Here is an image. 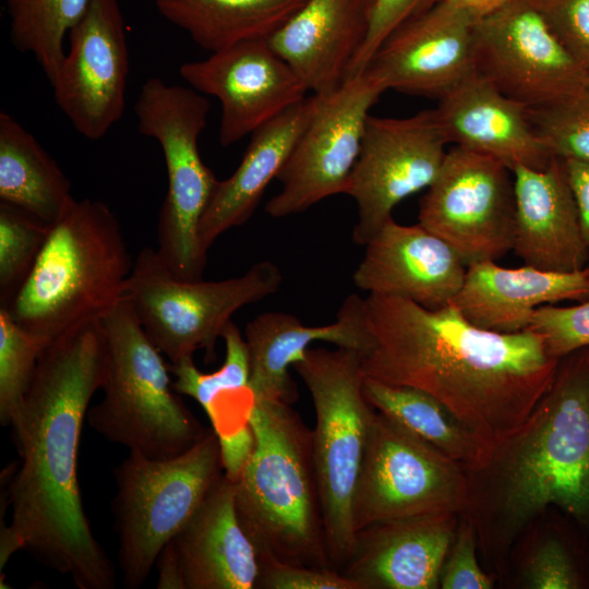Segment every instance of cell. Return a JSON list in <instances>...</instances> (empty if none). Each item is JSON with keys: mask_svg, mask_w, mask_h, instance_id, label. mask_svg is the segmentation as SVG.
<instances>
[{"mask_svg": "<svg viewBox=\"0 0 589 589\" xmlns=\"http://www.w3.org/2000/svg\"><path fill=\"white\" fill-rule=\"evenodd\" d=\"M107 341L101 320L84 323L43 351L13 438L20 456L8 481L11 521L1 529L0 568L24 550L79 589H112L115 567L94 537L77 479L92 397L103 387Z\"/></svg>", "mask_w": 589, "mask_h": 589, "instance_id": "1", "label": "cell"}, {"mask_svg": "<svg viewBox=\"0 0 589 589\" xmlns=\"http://www.w3.org/2000/svg\"><path fill=\"white\" fill-rule=\"evenodd\" d=\"M366 377L421 389L496 452L526 425L551 386L558 360L532 329L504 334L470 323L453 304L364 298Z\"/></svg>", "mask_w": 589, "mask_h": 589, "instance_id": "2", "label": "cell"}, {"mask_svg": "<svg viewBox=\"0 0 589 589\" xmlns=\"http://www.w3.org/2000/svg\"><path fill=\"white\" fill-rule=\"evenodd\" d=\"M254 448L236 484L240 524L259 557L334 568L326 548L313 432L290 404L254 398Z\"/></svg>", "mask_w": 589, "mask_h": 589, "instance_id": "3", "label": "cell"}, {"mask_svg": "<svg viewBox=\"0 0 589 589\" xmlns=\"http://www.w3.org/2000/svg\"><path fill=\"white\" fill-rule=\"evenodd\" d=\"M133 263L112 209L98 200H76L50 226L28 277L5 309L23 329L52 341L101 320L124 296Z\"/></svg>", "mask_w": 589, "mask_h": 589, "instance_id": "4", "label": "cell"}, {"mask_svg": "<svg viewBox=\"0 0 589 589\" xmlns=\"http://www.w3.org/2000/svg\"><path fill=\"white\" fill-rule=\"evenodd\" d=\"M503 450L513 517L554 505L589 527V346L558 360L551 386Z\"/></svg>", "mask_w": 589, "mask_h": 589, "instance_id": "5", "label": "cell"}, {"mask_svg": "<svg viewBox=\"0 0 589 589\" xmlns=\"http://www.w3.org/2000/svg\"><path fill=\"white\" fill-rule=\"evenodd\" d=\"M107 341L103 400L89 426L106 440L154 459L183 454L205 433L180 398L169 365L124 294L101 318Z\"/></svg>", "mask_w": 589, "mask_h": 589, "instance_id": "6", "label": "cell"}, {"mask_svg": "<svg viewBox=\"0 0 589 589\" xmlns=\"http://www.w3.org/2000/svg\"><path fill=\"white\" fill-rule=\"evenodd\" d=\"M292 366L314 406L313 459L326 548L341 572L356 544L353 502L374 409L363 395L360 352L309 348Z\"/></svg>", "mask_w": 589, "mask_h": 589, "instance_id": "7", "label": "cell"}, {"mask_svg": "<svg viewBox=\"0 0 589 589\" xmlns=\"http://www.w3.org/2000/svg\"><path fill=\"white\" fill-rule=\"evenodd\" d=\"M113 474L119 566L124 587L137 589L224 474L218 435L206 429L191 448L167 459L129 452Z\"/></svg>", "mask_w": 589, "mask_h": 589, "instance_id": "8", "label": "cell"}, {"mask_svg": "<svg viewBox=\"0 0 589 589\" xmlns=\"http://www.w3.org/2000/svg\"><path fill=\"white\" fill-rule=\"evenodd\" d=\"M209 108L203 94L159 77L142 85L134 105L139 132L159 143L167 169L156 252L184 280L202 279L207 262L199 230L218 179L201 157L199 137Z\"/></svg>", "mask_w": 589, "mask_h": 589, "instance_id": "9", "label": "cell"}, {"mask_svg": "<svg viewBox=\"0 0 589 589\" xmlns=\"http://www.w3.org/2000/svg\"><path fill=\"white\" fill-rule=\"evenodd\" d=\"M283 283L279 267L267 260L244 274L216 281L184 280L161 261L156 250L137 254L125 285L143 329L171 363L203 350L216 358V342L239 309L275 293Z\"/></svg>", "mask_w": 589, "mask_h": 589, "instance_id": "10", "label": "cell"}, {"mask_svg": "<svg viewBox=\"0 0 589 589\" xmlns=\"http://www.w3.org/2000/svg\"><path fill=\"white\" fill-rule=\"evenodd\" d=\"M460 467L374 409L353 502L356 532L378 522L460 510L469 500Z\"/></svg>", "mask_w": 589, "mask_h": 589, "instance_id": "11", "label": "cell"}, {"mask_svg": "<svg viewBox=\"0 0 589 589\" xmlns=\"http://www.w3.org/2000/svg\"><path fill=\"white\" fill-rule=\"evenodd\" d=\"M418 223L443 239L466 266L512 251V171L495 158L455 146L420 201Z\"/></svg>", "mask_w": 589, "mask_h": 589, "instance_id": "12", "label": "cell"}, {"mask_svg": "<svg viewBox=\"0 0 589 589\" xmlns=\"http://www.w3.org/2000/svg\"><path fill=\"white\" fill-rule=\"evenodd\" d=\"M447 144L434 109L406 118L369 116L344 193L358 207L352 231L356 244L365 245L400 202L433 183Z\"/></svg>", "mask_w": 589, "mask_h": 589, "instance_id": "13", "label": "cell"}, {"mask_svg": "<svg viewBox=\"0 0 589 589\" xmlns=\"http://www.w3.org/2000/svg\"><path fill=\"white\" fill-rule=\"evenodd\" d=\"M386 89L369 72L347 79L321 103L278 176L280 191L265 205L273 218L306 211L344 194L357 163L370 110Z\"/></svg>", "mask_w": 589, "mask_h": 589, "instance_id": "14", "label": "cell"}, {"mask_svg": "<svg viewBox=\"0 0 589 589\" xmlns=\"http://www.w3.org/2000/svg\"><path fill=\"white\" fill-rule=\"evenodd\" d=\"M476 73L527 109L576 92L589 73L565 50L533 0H513L474 25Z\"/></svg>", "mask_w": 589, "mask_h": 589, "instance_id": "15", "label": "cell"}, {"mask_svg": "<svg viewBox=\"0 0 589 589\" xmlns=\"http://www.w3.org/2000/svg\"><path fill=\"white\" fill-rule=\"evenodd\" d=\"M68 35L51 83L55 100L82 136L99 140L121 119L125 104L129 52L118 0H92Z\"/></svg>", "mask_w": 589, "mask_h": 589, "instance_id": "16", "label": "cell"}, {"mask_svg": "<svg viewBox=\"0 0 589 589\" xmlns=\"http://www.w3.org/2000/svg\"><path fill=\"white\" fill-rule=\"evenodd\" d=\"M179 74L191 88L218 99L223 146L252 134L309 92L266 38L245 39L204 60L185 62Z\"/></svg>", "mask_w": 589, "mask_h": 589, "instance_id": "17", "label": "cell"}, {"mask_svg": "<svg viewBox=\"0 0 589 589\" xmlns=\"http://www.w3.org/2000/svg\"><path fill=\"white\" fill-rule=\"evenodd\" d=\"M159 589H254L261 564L236 509V484L223 474L156 562Z\"/></svg>", "mask_w": 589, "mask_h": 589, "instance_id": "18", "label": "cell"}, {"mask_svg": "<svg viewBox=\"0 0 589 589\" xmlns=\"http://www.w3.org/2000/svg\"><path fill=\"white\" fill-rule=\"evenodd\" d=\"M476 22L438 0L390 34L364 71L386 91L440 99L476 73Z\"/></svg>", "mask_w": 589, "mask_h": 589, "instance_id": "19", "label": "cell"}, {"mask_svg": "<svg viewBox=\"0 0 589 589\" xmlns=\"http://www.w3.org/2000/svg\"><path fill=\"white\" fill-rule=\"evenodd\" d=\"M352 281L369 294L410 300L436 310L450 304L467 266L440 237L421 226L392 217L364 245Z\"/></svg>", "mask_w": 589, "mask_h": 589, "instance_id": "20", "label": "cell"}, {"mask_svg": "<svg viewBox=\"0 0 589 589\" xmlns=\"http://www.w3.org/2000/svg\"><path fill=\"white\" fill-rule=\"evenodd\" d=\"M515 227L512 251L525 265L568 273L589 262L578 211L563 160L554 157L543 169L512 170Z\"/></svg>", "mask_w": 589, "mask_h": 589, "instance_id": "21", "label": "cell"}, {"mask_svg": "<svg viewBox=\"0 0 589 589\" xmlns=\"http://www.w3.org/2000/svg\"><path fill=\"white\" fill-rule=\"evenodd\" d=\"M454 513L378 522L357 532L341 573L361 589H432L454 540Z\"/></svg>", "mask_w": 589, "mask_h": 589, "instance_id": "22", "label": "cell"}, {"mask_svg": "<svg viewBox=\"0 0 589 589\" xmlns=\"http://www.w3.org/2000/svg\"><path fill=\"white\" fill-rule=\"evenodd\" d=\"M434 112L448 143L491 156L510 171L517 166L543 169L554 158L527 108L477 73L440 98Z\"/></svg>", "mask_w": 589, "mask_h": 589, "instance_id": "23", "label": "cell"}, {"mask_svg": "<svg viewBox=\"0 0 589 589\" xmlns=\"http://www.w3.org/2000/svg\"><path fill=\"white\" fill-rule=\"evenodd\" d=\"M372 0H308L266 40L304 83L326 96L347 80L368 29Z\"/></svg>", "mask_w": 589, "mask_h": 589, "instance_id": "24", "label": "cell"}, {"mask_svg": "<svg viewBox=\"0 0 589 589\" xmlns=\"http://www.w3.org/2000/svg\"><path fill=\"white\" fill-rule=\"evenodd\" d=\"M244 339L250 360V387L254 398L296 401L298 394L289 366L303 358L315 341L363 353L369 346L364 298L348 296L336 320L326 325L306 326L292 314L269 311L249 321Z\"/></svg>", "mask_w": 589, "mask_h": 589, "instance_id": "25", "label": "cell"}, {"mask_svg": "<svg viewBox=\"0 0 589 589\" xmlns=\"http://www.w3.org/2000/svg\"><path fill=\"white\" fill-rule=\"evenodd\" d=\"M589 297V271L549 272L524 265L507 268L496 261L467 266L453 304L473 325L496 333L529 329L537 308Z\"/></svg>", "mask_w": 589, "mask_h": 589, "instance_id": "26", "label": "cell"}, {"mask_svg": "<svg viewBox=\"0 0 589 589\" xmlns=\"http://www.w3.org/2000/svg\"><path fill=\"white\" fill-rule=\"evenodd\" d=\"M321 103L312 94L260 127L235 172L218 180L200 224V240L208 251L227 230L242 226L253 215L264 191L277 179L297 141Z\"/></svg>", "mask_w": 589, "mask_h": 589, "instance_id": "27", "label": "cell"}, {"mask_svg": "<svg viewBox=\"0 0 589 589\" xmlns=\"http://www.w3.org/2000/svg\"><path fill=\"white\" fill-rule=\"evenodd\" d=\"M0 201L49 226L76 201L56 160L4 111L0 112Z\"/></svg>", "mask_w": 589, "mask_h": 589, "instance_id": "28", "label": "cell"}, {"mask_svg": "<svg viewBox=\"0 0 589 589\" xmlns=\"http://www.w3.org/2000/svg\"><path fill=\"white\" fill-rule=\"evenodd\" d=\"M362 390L373 409L460 466L480 471L496 458L495 449L464 426L430 394L366 376Z\"/></svg>", "mask_w": 589, "mask_h": 589, "instance_id": "29", "label": "cell"}, {"mask_svg": "<svg viewBox=\"0 0 589 589\" xmlns=\"http://www.w3.org/2000/svg\"><path fill=\"white\" fill-rule=\"evenodd\" d=\"M158 12L201 48L215 52L266 38L308 0H152Z\"/></svg>", "mask_w": 589, "mask_h": 589, "instance_id": "30", "label": "cell"}, {"mask_svg": "<svg viewBox=\"0 0 589 589\" xmlns=\"http://www.w3.org/2000/svg\"><path fill=\"white\" fill-rule=\"evenodd\" d=\"M92 0H7L10 36L17 50L32 53L51 84L65 55V35Z\"/></svg>", "mask_w": 589, "mask_h": 589, "instance_id": "31", "label": "cell"}, {"mask_svg": "<svg viewBox=\"0 0 589 589\" xmlns=\"http://www.w3.org/2000/svg\"><path fill=\"white\" fill-rule=\"evenodd\" d=\"M50 341L17 325L0 306V422L11 425L32 384L38 360Z\"/></svg>", "mask_w": 589, "mask_h": 589, "instance_id": "32", "label": "cell"}, {"mask_svg": "<svg viewBox=\"0 0 589 589\" xmlns=\"http://www.w3.org/2000/svg\"><path fill=\"white\" fill-rule=\"evenodd\" d=\"M226 354L223 365L203 373L194 364L193 357L170 363L175 376L173 387L182 395L195 399L207 413L213 401L224 394L250 387V360L244 337L230 321L223 334Z\"/></svg>", "mask_w": 589, "mask_h": 589, "instance_id": "33", "label": "cell"}, {"mask_svg": "<svg viewBox=\"0 0 589 589\" xmlns=\"http://www.w3.org/2000/svg\"><path fill=\"white\" fill-rule=\"evenodd\" d=\"M50 226L0 203V306L8 308L28 277Z\"/></svg>", "mask_w": 589, "mask_h": 589, "instance_id": "34", "label": "cell"}, {"mask_svg": "<svg viewBox=\"0 0 589 589\" xmlns=\"http://www.w3.org/2000/svg\"><path fill=\"white\" fill-rule=\"evenodd\" d=\"M527 110L534 131L553 157L589 161V79L565 98Z\"/></svg>", "mask_w": 589, "mask_h": 589, "instance_id": "35", "label": "cell"}, {"mask_svg": "<svg viewBox=\"0 0 589 589\" xmlns=\"http://www.w3.org/2000/svg\"><path fill=\"white\" fill-rule=\"evenodd\" d=\"M530 329L539 334L555 359L589 346V297L578 304H544L536 309Z\"/></svg>", "mask_w": 589, "mask_h": 589, "instance_id": "36", "label": "cell"}, {"mask_svg": "<svg viewBox=\"0 0 589 589\" xmlns=\"http://www.w3.org/2000/svg\"><path fill=\"white\" fill-rule=\"evenodd\" d=\"M433 2L434 0H372L366 35L349 67L347 79L363 72L386 38L402 24L432 7Z\"/></svg>", "mask_w": 589, "mask_h": 589, "instance_id": "37", "label": "cell"}, {"mask_svg": "<svg viewBox=\"0 0 589 589\" xmlns=\"http://www.w3.org/2000/svg\"><path fill=\"white\" fill-rule=\"evenodd\" d=\"M565 50L589 73V0H533Z\"/></svg>", "mask_w": 589, "mask_h": 589, "instance_id": "38", "label": "cell"}, {"mask_svg": "<svg viewBox=\"0 0 589 589\" xmlns=\"http://www.w3.org/2000/svg\"><path fill=\"white\" fill-rule=\"evenodd\" d=\"M256 588L263 589H361L336 568L292 565L275 558H260Z\"/></svg>", "mask_w": 589, "mask_h": 589, "instance_id": "39", "label": "cell"}, {"mask_svg": "<svg viewBox=\"0 0 589 589\" xmlns=\"http://www.w3.org/2000/svg\"><path fill=\"white\" fill-rule=\"evenodd\" d=\"M528 584L536 589H577L582 585L579 568L561 541H545L534 553L527 572Z\"/></svg>", "mask_w": 589, "mask_h": 589, "instance_id": "40", "label": "cell"}, {"mask_svg": "<svg viewBox=\"0 0 589 589\" xmlns=\"http://www.w3.org/2000/svg\"><path fill=\"white\" fill-rule=\"evenodd\" d=\"M440 585L443 589H489L492 581L480 568L472 530L469 525L460 528L452 554L443 566Z\"/></svg>", "mask_w": 589, "mask_h": 589, "instance_id": "41", "label": "cell"}, {"mask_svg": "<svg viewBox=\"0 0 589 589\" xmlns=\"http://www.w3.org/2000/svg\"><path fill=\"white\" fill-rule=\"evenodd\" d=\"M562 160L578 211L582 236L589 249V161L574 158Z\"/></svg>", "mask_w": 589, "mask_h": 589, "instance_id": "42", "label": "cell"}, {"mask_svg": "<svg viewBox=\"0 0 589 589\" xmlns=\"http://www.w3.org/2000/svg\"><path fill=\"white\" fill-rule=\"evenodd\" d=\"M471 15L477 21L493 14L513 0H443Z\"/></svg>", "mask_w": 589, "mask_h": 589, "instance_id": "43", "label": "cell"}, {"mask_svg": "<svg viewBox=\"0 0 589 589\" xmlns=\"http://www.w3.org/2000/svg\"><path fill=\"white\" fill-rule=\"evenodd\" d=\"M586 268H587V269L589 271V262H588V264H587Z\"/></svg>", "mask_w": 589, "mask_h": 589, "instance_id": "44", "label": "cell"}]
</instances>
